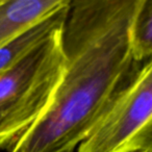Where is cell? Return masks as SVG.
I'll list each match as a JSON object with an SVG mask.
<instances>
[{
  "label": "cell",
  "instance_id": "1",
  "mask_svg": "<svg viewBox=\"0 0 152 152\" xmlns=\"http://www.w3.org/2000/svg\"><path fill=\"white\" fill-rule=\"evenodd\" d=\"M142 0H71L66 71L50 107L9 152H73L139 64L131 25Z\"/></svg>",
  "mask_w": 152,
  "mask_h": 152
},
{
  "label": "cell",
  "instance_id": "2",
  "mask_svg": "<svg viewBox=\"0 0 152 152\" xmlns=\"http://www.w3.org/2000/svg\"><path fill=\"white\" fill-rule=\"evenodd\" d=\"M64 26L0 74V150L9 152L50 107L66 71Z\"/></svg>",
  "mask_w": 152,
  "mask_h": 152
},
{
  "label": "cell",
  "instance_id": "3",
  "mask_svg": "<svg viewBox=\"0 0 152 152\" xmlns=\"http://www.w3.org/2000/svg\"><path fill=\"white\" fill-rule=\"evenodd\" d=\"M76 152H152V61L139 64Z\"/></svg>",
  "mask_w": 152,
  "mask_h": 152
},
{
  "label": "cell",
  "instance_id": "4",
  "mask_svg": "<svg viewBox=\"0 0 152 152\" xmlns=\"http://www.w3.org/2000/svg\"><path fill=\"white\" fill-rule=\"evenodd\" d=\"M71 0H0V48L49 19Z\"/></svg>",
  "mask_w": 152,
  "mask_h": 152
},
{
  "label": "cell",
  "instance_id": "5",
  "mask_svg": "<svg viewBox=\"0 0 152 152\" xmlns=\"http://www.w3.org/2000/svg\"><path fill=\"white\" fill-rule=\"evenodd\" d=\"M70 4L49 19L37 24L0 48V74L13 67L34 47L45 41L49 36L61 28L66 23Z\"/></svg>",
  "mask_w": 152,
  "mask_h": 152
},
{
  "label": "cell",
  "instance_id": "6",
  "mask_svg": "<svg viewBox=\"0 0 152 152\" xmlns=\"http://www.w3.org/2000/svg\"><path fill=\"white\" fill-rule=\"evenodd\" d=\"M131 49L137 64L151 59L152 0H142L131 25Z\"/></svg>",
  "mask_w": 152,
  "mask_h": 152
}]
</instances>
